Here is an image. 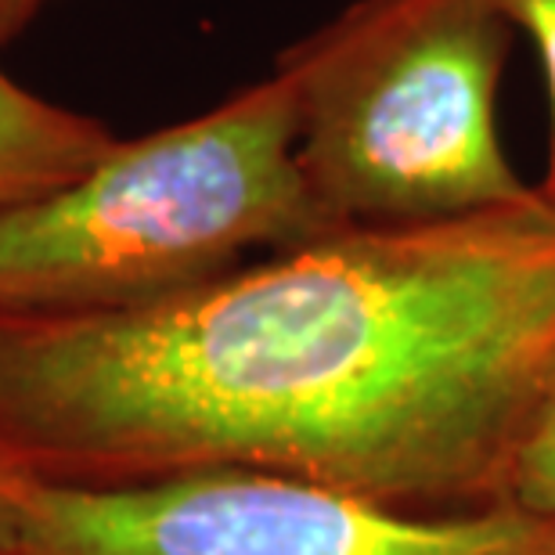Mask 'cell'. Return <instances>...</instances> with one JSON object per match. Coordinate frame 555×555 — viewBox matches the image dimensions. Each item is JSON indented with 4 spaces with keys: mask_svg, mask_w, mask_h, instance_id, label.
I'll return each instance as SVG.
<instances>
[{
    "mask_svg": "<svg viewBox=\"0 0 555 555\" xmlns=\"http://www.w3.org/2000/svg\"><path fill=\"white\" fill-rule=\"evenodd\" d=\"M43 4H48V0H0V43L26 29Z\"/></svg>",
    "mask_w": 555,
    "mask_h": 555,
    "instance_id": "cell-8",
    "label": "cell"
},
{
    "mask_svg": "<svg viewBox=\"0 0 555 555\" xmlns=\"http://www.w3.org/2000/svg\"><path fill=\"white\" fill-rule=\"evenodd\" d=\"M513 26L491 0H353L278 59L296 155L336 231L448 224L524 206L498 138Z\"/></svg>",
    "mask_w": 555,
    "mask_h": 555,
    "instance_id": "cell-3",
    "label": "cell"
},
{
    "mask_svg": "<svg viewBox=\"0 0 555 555\" xmlns=\"http://www.w3.org/2000/svg\"><path fill=\"white\" fill-rule=\"evenodd\" d=\"M494 11L508 26H519L530 33L545 69V87H548V116H552V138H548V170L545 181L538 184V192L555 206V0H491Z\"/></svg>",
    "mask_w": 555,
    "mask_h": 555,
    "instance_id": "cell-7",
    "label": "cell"
},
{
    "mask_svg": "<svg viewBox=\"0 0 555 555\" xmlns=\"http://www.w3.org/2000/svg\"><path fill=\"white\" fill-rule=\"evenodd\" d=\"M29 555H555L516 508L404 516L274 473H192L130 487H59L0 473Z\"/></svg>",
    "mask_w": 555,
    "mask_h": 555,
    "instance_id": "cell-4",
    "label": "cell"
},
{
    "mask_svg": "<svg viewBox=\"0 0 555 555\" xmlns=\"http://www.w3.org/2000/svg\"><path fill=\"white\" fill-rule=\"evenodd\" d=\"M113 144L116 138L98 119L54 105L0 73V209L76 181Z\"/></svg>",
    "mask_w": 555,
    "mask_h": 555,
    "instance_id": "cell-5",
    "label": "cell"
},
{
    "mask_svg": "<svg viewBox=\"0 0 555 555\" xmlns=\"http://www.w3.org/2000/svg\"><path fill=\"white\" fill-rule=\"evenodd\" d=\"M555 379V206L332 231L159 304L0 314V473H274L404 516L505 508Z\"/></svg>",
    "mask_w": 555,
    "mask_h": 555,
    "instance_id": "cell-1",
    "label": "cell"
},
{
    "mask_svg": "<svg viewBox=\"0 0 555 555\" xmlns=\"http://www.w3.org/2000/svg\"><path fill=\"white\" fill-rule=\"evenodd\" d=\"M505 508L555 530V379L519 433L505 483Z\"/></svg>",
    "mask_w": 555,
    "mask_h": 555,
    "instance_id": "cell-6",
    "label": "cell"
},
{
    "mask_svg": "<svg viewBox=\"0 0 555 555\" xmlns=\"http://www.w3.org/2000/svg\"><path fill=\"white\" fill-rule=\"evenodd\" d=\"M0 555H29L26 534H22V519L4 494H0Z\"/></svg>",
    "mask_w": 555,
    "mask_h": 555,
    "instance_id": "cell-9",
    "label": "cell"
},
{
    "mask_svg": "<svg viewBox=\"0 0 555 555\" xmlns=\"http://www.w3.org/2000/svg\"><path fill=\"white\" fill-rule=\"evenodd\" d=\"M285 73L116 141L76 181L0 209V314H116L332 235L299 170Z\"/></svg>",
    "mask_w": 555,
    "mask_h": 555,
    "instance_id": "cell-2",
    "label": "cell"
}]
</instances>
